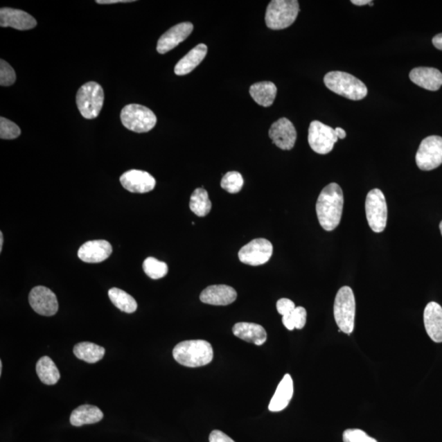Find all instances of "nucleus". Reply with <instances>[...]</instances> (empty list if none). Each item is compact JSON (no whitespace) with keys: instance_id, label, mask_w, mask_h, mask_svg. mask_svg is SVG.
<instances>
[{"instance_id":"1","label":"nucleus","mask_w":442,"mask_h":442,"mask_svg":"<svg viewBox=\"0 0 442 442\" xmlns=\"http://www.w3.org/2000/svg\"><path fill=\"white\" fill-rule=\"evenodd\" d=\"M344 192L336 183L324 187L318 197L317 213L319 222L326 231H333L340 224L344 210Z\"/></svg>"},{"instance_id":"2","label":"nucleus","mask_w":442,"mask_h":442,"mask_svg":"<svg viewBox=\"0 0 442 442\" xmlns=\"http://www.w3.org/2000/svg\"><path fill=\"white\" fill-rule=\"evenodd\" d=\"M213 346L204 340H188L175 346L173 357L184 366L197 368L209 364L213 359Z\"/></svg>"},{"instance_id":"3","label":"nucleus","mask_w":442,"mask_h":442,"mask_svg":"<svg viewBox=\"0 0 442 442\" xmlns=\"http://www.w3.org/2000/svg\"><path fill=\"white\" fill-rule=\"evenodd\" d=\"M324 84L331 91L351 100H362L367 96L368 89L362 80L344 71H330L324 76Z\"/></svg>"},{"instance_id":"4","label":"nucleus","mask_w":442,"mask_h":442,"mask_svg":"<svg viewBox=\"0 0 442 442\" xmlns=\"http://www.w3.org/2000/svg\"><path fill=\"white\" fill-rule=\"evenodd\" d=\"M299 11L297 0H273L266 9V26L272 30L288 28L294 24Z\"/></svg>"},{"instance_id":"5","label":"nucleus","mask_w":442,"mask_h":442,"mask_svg":"<svg viewBox=\"0 0 442 442\" xmlns=\"http://www.w3.org/2000/svg\"><path fill=\"white\" fill-rule=\"evenodd\" d=\"M333 313L339 330L350 335L354 331L355 315V299L350 287L344 286L338 290Z\"/></svg>"},{"instance_id":"6","label":"nucleus","mask_w":442,"mask_h":442,"mask_svg":"<svg viewBox=\"0 0 442 442\" xmlns=\"http://www.w3.org/2000/svg\"><path fill=\"white\" fill-rule=\"evenodd\" d=\"M105 92L100 85L89 81L81 87L76 94V105L85 118L94 119L102 110Z\"/></svg>"},{"instance_id":"7","label":"nucleus","mask_w":442,"mask_h":442,"mask_svg":"<svg viewBox=\"0 0 442 442\" xmlns=\"http://www.w3.org/2000/svg\"><path fill=\"white\" fill-rule=\"evenodd\" d=\"M121 120L126 129L135 133H146L154 128L157 116L150 108L139 105H129L121 112Z\"/></svg>"},{"instance_id":"8","label":"nucleus","mask_w":442,"mask_h":442,"mask_svg":"<svg viewBox=\"0 0 442 442\" xmlns=\"http://www.w3.org/2000/svg\"><path fill=\"white\" fill-rule=\"evenodd\" d=\"M365 213L369 227L375 233H382L387 227V206L384 195L378 188L369 191L365 200Z\"/></svg>"},{"instance_id":"9","label":"nucleus","mask_w":442,"mask_h":442,"mask_svg":"<svg viewBox=\"0 0 442 442\" xmlns=\"http://www.w3.org/2000/svg\"><path fill=\"white\" fill-rule=\"evenodd\" d=\"M416 164L422 170H432L442 164V137L432 135L423 139L417 152Z\"/></svg>"},{"instance_id":"10","label":"nucleus","mask_w":442,"mask_h":442,"mask_svg":"<svg viewBox=\"0 0 442 442\" xmlns=\"http://www.w3.org/2000/svg\"><path fill=\"white\" fill-rule=\"evenodd\" d=\"M337 141L335 129L319 121H314L310 123L308 142L314 152L321 155L328 154L333 150Z\"/></svg>"},{"instance_id":"11","label":"nucleus","mask_w":442,"mask_h":442,"mask_svg":"<svg viewBox=\"0 0 442 442\" xmlns=\"http://www.w3.org/2000/svg\"><path fill=\"white\" fill-rule=\"evenodd\" d=\"M272 254V243L267 239L256 238L241 248L238 258L242 263L257 266L268 263Z\"/></svg>"},{"instance_id":"12","label":"nucleus","mask_w":442,"mask_h":442,"mask_svg":"<svg viewBox=\"0 0 442 442\" xmlns=\"http://www.w3.org/2000/svg\"><path fill=\"white\" fill-rule=\"evenodd\" d=\"M29 303L36 313L44 317H52L58 310L57 297L49 288L35 287L29 294Z\"/></svg>"},{"instance_id":"13","label":"nucleus","mask_w":442,"mask_h":442,"mask_svg":"<svg viewBox=\"0 0 442 442\" xmlns=\"http://www.w3.org/2000/svg\"><path fill=\"white\" fill-rule=\"evenodd\" d=\"M269 136L278 148L283 150H291L295 145L297 132L291 121L283 117L272 125Z\"/></svg>"},{"instance_id":"14","label":"nucleus","mask_w":442,"mask_h":442,"mask_svg":"<svg viewBox=\"0 0 442 442\" xmlns=\"http://www.w3.org/2000/svg\"><path fill=\"white\" fill-rule=\"evenodd\" d=\"M120 182L126 191L134 193H146L154 189L156 179L146 171L130 170L120 178Z\"/></svg>"},{"instance_id":"15","label":"nucleus","mask_w":442,"mask_h":442,"mask_svg":"<svg viewBox=\"0 0 442 442\" xmlns=\"http://www.w3.org/2000/svg\"><path fill=\"white\" fill-rule=\"evenodd\" d=\"M193 30V25L191 22H182L171 27L159 39L157 45V52L164 54L173 51L191 35Z\"/></svg>"},{"instance_id":"16","label":"nucleus","mask_w":442,"mask_h":442,"mask_svg":"<svg viewBox=\"0 0 442 442\" xmlns=\"http://www.w3.org/2000/svg\"><path fill=\"white\" fill-rule=\"evenodd\" d=\"M0 26L18 30H28L35 28L37 21L29 13L20 9L2 8L0 9Z\"/></svg>"},{"instance_id":"17","label":"nucleus","mask_w":442,"mask_h":442,"mask_svg":"<svg viewBox=\"0 0 442 442\" xmlns=\"http://www.w3.org/2000/svg\"><path fill=\"white\" fill-rule=\"evenodd\" d=\"M112 252L110 242L106 240H92L84 243L78 251L79 258L87 263H100Z\"/></svg>"},{"instance_id":"18","label":"nucleus","mask_w":442,"mask_h":442,"mask_svg":"<svg viewBox=\"0 0 442 442\" xmlns=\"http://www.w3.org/2000/svg\"><path fill=\"white\" fill-rule=\"evenodd\" d=\"M423 322L428 336L437 344L442 342V308L435 301L426 306Z\"/></svg>"},{"instance_id":"19","label":"nucleus","mask_w":442,"mask_h":442,"mask_svg":"<svg viewBox=\"0 0 442 442\" xmlns=\"http://www.w3.org/2000/svg\"><path fill=\"white\" fill-rule=\"evenodd\" d=\"M237 292L227 285H213L205 288L200 295L201 301L213 306H228L236 301Z\"/></svg>"},{"instance_id":"20","label":"nucleus","mask_w":442,"mask_h":442,"mask_svg":"<svg viewBox=\"0 0 442 442\" xmlns=\"http://www.w3.org/2000/svg\"><path fill=\"white\" fill-rule=\"evenodd\" d=\"M409 79L419 87L436 91L442 85V73L434 67H416L409 73Z\"/></svg>"},{"instance_id":"21","label":"nucleus","mask_w":442,"mask_h":442,"mask_svg":"<svg viewBox=\"0 0 442 442\" xmlns=\"http://www.w3.org/2000/svg\"><path fill=\"white\" fill-rule=\"evenodd\" d=\"M233 335L240 339L261 346L267 340V333L265 328L254 323H238L233 328Z\"/></svg>"},{"instance_id":"22","label":"nucleus","mask_w":442,"mask_h":442,"mask_svg":"<svg viewBox=\"0 0 442 442\" xmlns=\"http://www.w3.org/2000/svg\"><path fill=\"white\" fill-rule=\"evenodd\" d=\"M293 396V381L290 374H285L278 385L276 391L269 405L272 412H282L287 408Z\"/></svg>"},{"instance_id":"23","label":"nucleus","mask_w":442,"mask_h":442,"mask_svg":"<svg viewBox=\"0 0 442 442\" xmlns=\"http://www.w3.org/2000/svg\"><path fill=\"white\" fill-rule=\"evenodd\" d=\"M206 53L207 46L206 44H200L197 45L175 65V73L177 76H184L191 73L204 61Z\"/></svg>"},{"instance_id":"24","label":"nucleus","mask_w":442,"mask_h":442,"mask_svg":"<svg viewBox=\"0 0 442 442\" xmlns=\"http://www.w3.org/2000/svg\"><path fill=\"white\" fill-rule=\"evenodd\" d=\"M103 418L100 409L91 405H83L72 412L70 422L72 426L81 427L98 423Z\"/></svg>"},{"instance_id":"25","label":"nucleus","mask_w":442,"mask_h":442,"mask_svg":"<svg viewBox=\"0 0 442 442\" xmlns=\"http://www.w3.org/2000/svg\"><path fill=\"white\" fill-rule=\"evenodd\" d=\"M249 93L257 105L268 107L273 105L276 97L277 87L270 81H263L252 85Z\"/></svg>"},{"instance_id":"26","label":"nucleus","mask_w":442,"mask_h":442,"mask_svg":"<svg viewBox=\"0 0 442 442\" xmlns=\"http://www.w3.org/2000/svg\"><path fill=\"white\" fill-rule=\"evenodd\" d=\"M36 373L40 381L48 386L56 384L60 380V371L48 356H43L38 360L36 364Z\"/></svg>"},{"instance_id":"27","label":"nucleus","mask_w":442,"mask_h":442,"mask_svg":"<svg viewBox=\"0 0 442 442\" xmlns=\"http://www.w3.org/2000/svg\"><path fill=\"white\" fill-rule=\"evenodd\" d=\"M74 355L84 362L94 364L99 362L105 355V349L103 346L84 342L76 344L73 350Z\"/></svg>"},{"instance_id":"28","label":"nucleus","mask_w":442,"mask_h":442,"mask_svg":"<svg viewBox=\"0 0 442 442\" xmlns=\"http://www.w3.org/2000/svg\"><path fill=\"white\" fill-rule=\"evenodd\" d=\"M108 297L112 303L123 312L132 314L136 311L138 305L132 296L119 288H112L108 291Z\"/></svg>"},{"instance_id":"29","label":"nucleus","mask_w":442,"mask_h":442,"mask_svg":"<svg viewBox=\"0 0 442 442\" xmlns=\"http://www.w3.org/2000/svg\"><path fill=\"white\" fill-rule=\"evenodd\" d=\"M191 210L197 216L204 218L209 215L211 210V202L209 200V193L204 188H198L192 193L191 202H189Z\"/></svg>"},{"instance_id":"30","label":"nucleus","mask_w":442,"mask_h":442,"mask_svg":"<svg viewBox=\"0 0 442 442\" xmlns=\"http://www.w3.org/2000/svg\"><path fill=\"white\" fill-rule=\"evenodd\" d=\"M143 269L144 273L152 279L163 278L168 273V265L154 257H148L143 261Z\"/></svg>"},{"instance_id":"31","label":"nucleus","mask_w":442,"mask_h":442,"mask_svg":"<svg viewBox=\"0 0 442 442\" xmlns=\"http://www.w3.org/2000/svg\"><path fill=\"white\" fill-rule=\"evenodd\" d=\"M306 317H308V313H306V309L302 306H299L290 315L283 317L282 321L283 326L288 330L292 331L295 328H303L306 324Z\"/></svg>"},{"instance_id":"32","label":"nucleus","mask_w":442,"mask_h":442,"mask_svg":"<svg viewBox=\"0 0 442 442\" xmlns=\"http://www.w3.org/2000/svg\"><path fill=\"white\" fill-rule=\"evenodd\" d=\"M243 184H245V180H243L240 173H237V171H230L224 175L221 179L220 186L225 191L234 195V193L241 191Z\"/></svg>"},{"instance_id":"33","label":"nucleus","mask_w":442,"mask_h":442,"mask_svg":"<svg viewBox=\"0 0 442 442\" xmlns=\"http://www.w3.org/2000/svg\"><path fill=\"white\" fill-rule=\"evenodd\" d=\"M21 130L19 126L10 120L1 117L0 118V138L2 139H15L19 137Z\"/></svg>"},{"instance_id":"34","label":"nucleus","mask_w":442,"mask_h":442,"mask_svg":"<svg viewBox=\"0 0 442 442\" xmlns=\"http://www.w3.org/2000/svg\"><path fill=\"white\" fill-rule=\"evenodd\" d=\"M17 76L15 69L6 61H0V85L10 87L15 83Z\"/></svg>"},{"instance_id":"35","label":"nucleus","mask_w":442,"mask_h":442,"mask_svg":"<svg viewBox=\"0 0 442 442\" xmlns=\"http://www.w3.org/2000/svg\"><path fill=\"white\" fill-rule=\"evenodd\" d=\"M342 437L344 442H378L360 430H347L344 432Z\"/></svg>"},{"instance_id":"36","label":"nucleus","mask_w":442,"mask_h":442,"mask_svg":"<svg viewBox=\"0 0 442 442\" xmlns=\"http://www.w3.org/2000/svg\"><path fill=\"white\" fill-rule=\"evenodd\" d=\"M276 306L278 312L281 314L282 317H285V315H290L292 311L296 309L294 302L288 299H279L277 301Z\"/></svg>"},{"instance_id":"37","label":"nucleus","mask_w":442,"mask_h":442,"mask_svg":"<svg viewBox=\"0 0 442 442\" xmlns=\"http://www.w3.org/2000/svg\"><path fill=\"white\" fill-rule=\"evenodd\" d=\"M209 442H236L223 432L215 430L211 432Z\"/></svg>"},{"instance_id":"38","label":"nucleus","mask_w":442,"mask_h":442,"mask_svg":"<svg viewBox=\"0 0 442 442\" xmlns=\"http://www.w3.org/2000/svg\"><path fill=\"white\" fill-rule=\"evenodd\" d=\"M133 0H97L98 4H114L118 3H132Z\"/></svg>"},{"instance_id":"39","label":"nucleus","mask_w":442,"mask_h":442,"mask_svg":"<svg viewBox=\"0 0 442 442\" xmlns=\"http://www.w3.org/2000/svg\"><path fill=\"white\" fill-rule=\"evenodd\" d=\"M432 44L437 49L442 51V33L434 36L432 39Z\"/></svg>"},{"instance_id":"40","label":"nucleus","mask_w":442,"mask_h":442,"mask_svg":"<svg viewBox=\"0 0 442 442\" xmlns=\"http://www.w3.org/2000/svg\"><path fill=\"white\" fill-rule=\"evenodd\" d=\"M335 132L338 139H344L346 137V133L344 129L337 127L335 129Z\"/></svg>"},{"instance_id":"41","label":"nucleus","mask_w":442,"mask_h":442,"mask_svg":"<svg viewBox=\"0 0 442 442\" xmlns=\"http://www.w3.org/2000/svg\"><path fill=\"white\" fill-rule=\"evenodd\" d=\"M371 2V0H353V1H351V3L355 4V6H366V4H369Z\"/></svg>"},{"instance_id":"42","label":"nucleus","mask_w":442,"mask_h":442,"mask_svg":"<svg viewBox=\"0 0 442 442\" xmlns=\"http://www.w3.org/2000/svg\"><path fill=\"white\" fill-rule=\"evenodd\" d=\"M3 236L2 231L0 232V251L3 250Z\"/></svg>"},{"instance_id":"43","label":"nucleus","mask_w":442,"mask_h":442,"mask_svg":"<svg viewBox=\"0 0 442 442\" xmlns=\"http://www.w3.org/2000/svg\"><path fill=\"white\" fill-rule=\"evenodd\" d=\"M2 371H3V364H2V362H0V375H1L2 374Z\"/></svg>"},{"instance_id":"44","label":"nucleus","mask_w":442,"mask_h":442,"mask_svg":"<svg viewBox=\"0 0 442 442\" xmlns=\"http://www.w3.org/2000/svg\"><path fill=\"white\" fill-rule=\"evenodd\" d=\"M440 230H441V236H442V221L440 224Z\"/></svg>"}]
</instances>
